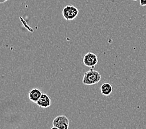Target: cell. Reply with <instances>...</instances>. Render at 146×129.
Instances as JSON below:
<instances>
[{
  "label": "cell",
  "mask_w": 146,
  "mask_h": 129,
  "mask_svg": "<svg viewBox=\"0 0 146 129\" xmlns=\"http://www.w3.org/2000/svg\"><path fill=\"white\" fill-rule=\"evenodd\" d=\"M101 79V75L98 71L91 68L84 73L82 83L85 85H94L100 81Z\"/></svg>",
  "instance_id": "cell-1"
},
{
  "label": "cell",
  "mask_w": 146,
  "mask_h": 129,
  "mask_svg": "<svg viewBox=\"0 0 146 129\" xmlns=\"http://www.w3.org/2000/svg\"><path fill=\"white\" fill-rule=\"evenodd\" d=\"M52 129H68L69 125V120L65 115H59L52 121Z\"/></svg>",
  "instance_id": "cell-2"
},
{
  "label": "cell",
  "mask_w": 146,
  "mask_h": 129,
  "mask_svg": "<svg viewBox=\"0 0 146 129\" xmlns=\"http://www.w3.org/2000/svg\"><path fill=\"white\" fill-rule=\"evenodd\" d=\"M79 14V10L72 5L66 6L62 10V15L67 21H72L77 17Z\"/></svg>",
  "instance_id": "cell-3"
},
{
  "label": "cell",
  "mask_w": 146,
  "mask_h": 129,
  "mask_svg": "<svg viewBox=\"0 0 146 129\" xmlns=\"http://www.w3.org/2000/svg\"><path fill=\"white\" fill-rule=\"evenodd\" d=\"M98 62V58L92 52H88L83 57V64L88 67H94Z\"/></svg>",
  "instance_id": "cell-4"
},
{
  "label": "cell",
  "mask_w": 146,
  "mask_h": 129,
  "mask_svg": "<svg viewBox=\"0 0 146 129\" xmlns=\"http://www.w3.org/2000/svg\"><path fill=\"white\" fill-rule=\"evenodd\" d=\"M36 104L41 108H48L51 106V98L48 94H42L38 101L36 102Z\"/></svg>",
  "instance_id": "cell-5"
},
{
  "label": "cell",
  "mask_w": 146,
  "mask_h": 129,
  "mask_svg": "<svg viewBox=\"0 0 146 129\" xmlns=\"http://www.w3.org/2000/svg\"><path fill=\"white\" fill-rule=\"evenodd\" d=\"M42 92L38 88H34L32 89L29 92V100L32 101L34 103H36L40 98L42 94Z\"/></svg>",
  "instance_id": "cell-6"
},
{
  "label": "cell",
  "mask_w": 146,
  "mask_h": 129,
  "mask_svg": "<svg viewBox=\"0 0 146 129\" xmlns=\"http://www.w3.org/2000/svg\"><path fill=\"white\" fill-rule=\"evenodd\" d=\"M113 91V88H112V85L108 83H106L103 84H102L101 86V94L103 96H108L110 95Z\"/></svg>",
  "instance_id": "cell-7"
},
{
  "label": "cell",
  "mask_w": 146,
  "mask_h": 129,
  "mask_svg": "<svg viewBox=\"0 0 146 129\" xmlns=\"http://www.w3.org/2000/svg\"><path fill=\"white\" fill-rule=\"evenodd\" d=\"M140 1V5L141 6H146V0H139Z\"/></svg>",
  "instance_id": "cell-8"
},
{
  "label": "cell",
  "mask_w": 146,
  "mask_h": 129,
  "mask_svg": "<svg viewBox=\"0 0 146 129\" xmlns=\"http://www.w3.org/2000/svg\"><path fill=\"white\" fill-rule=\"evenodd\" d=\"M7 1H8V0H0V3H4Z\"/></svg>",
  "instance_id": "cell-9"
},
{
  "label": "cell",
  "mask_w": 146,
  "mask_h": 129,
  "mask_svg": "<svg viewBox=\"0 0 146 129\" xmlns=\"http://www.w3.org/2000/svg\"><path fill=\"white\" fill-rule=\"evenodd\" d=\"M133 1H137V0H133Z\"/></svg>",
  "instance_id": "cell-10"
}]
</instances>
